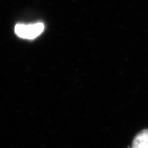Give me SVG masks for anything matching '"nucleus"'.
<instances>
[{
  "label": "nucleus",
  "mask_w": 148,
  "mask_h": 148,
  "mask_svg": "<svg viewBox=\"0 0 148 148\" xmlns=\"http://www.w3.org/2000/svg\"><path fill=\"white\" fill-rule=\"evenodd\" d=\"M44 24L37 23L30 25L17 24L14 27V32L18 37L25 39H33L43 32Z\"/></svg>",
  "instance_id": "obj_1"
},
{
  "label": "nucleus",
  "mask_w": 148,
  "mask_h": 148,
  "mask_svg": "<svg viewBox=\"0 0 148 148\" xmlns=\"http://www.w3.org/2000/svg\"><path fill=\"white\" fill-rule=\"evenodd\" d=\"M132 148H148V130L141 131L135 136Z\"/></svg>",
  "instance_id": "obj_2"
}]
</instances>
